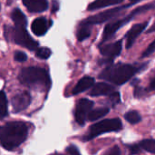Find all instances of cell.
<instances>
[{"mask_svg": "<svg viewBox=\"0 0 155 155\" xmlns=\"http://www.w3.org/2000/svg\"><path fill=\"white\" fill-rule=\"evenodd\" d=\"M28 126L22 122H10L0 126V143L8 150H15L26 140Z\"/></svg>", "mask_w": 155, "mask_h": 155, "instance_id": "obj_1", "label": "cell"}, {"mask_svg": "<svg viewBox=\"0 0 155 155\" xmlns=\"http://www.w3.org/2000/svg\"><path fill=\"white\" fill-rule=\"evenodd\" d=\"M19 82L35 91L45 92L51 86V79L48 72L37 66H28L21 69L18 74Z\"/></svg>", "mask_w": 155, "mask_h": 155, "instance_id": "obj_2", "label": "cell"}, {"mask_svg": "<svg viewBox=\"0 0 155 155\" xmlns=\"http://www.w3.org/2000/svg\"><path fill=\"white\" fill-rule=\"evenodd\" d=\"M140 69L141 67L134 64L120 63L106 67L101 73L99 77L116 85H122L128 82Z\"/></svg>", "mask_w": 155, "mask_h": 155, "instance_id": "obj_3", "label": "cell"}, {"mask_svg": "<svg viewBox=\"0 0 155 155\" xmlns=\"http://www.w3.org/2000/svg\"><path fill=\"white\" fill-rule=\"evenodd\" d=\"M4 36L6 41L15 43L30 51H35L39 47V43L29 35L26 26H11L5 25Z\"/></svg>", "mask_w": 155, "mask_h": 155, "instance_id": "obj_4", "label": "cell"}, {"mask_svg": "<svg viewBox=\"0 0 155 155\" xmlns=\"http://www.w3.org/2000/svg\"><path fill=\"white\" fill-rule=\"evenodd\" d=\"M155 5L154 4H147V5H143L142 6H139L137 7L136 9H134V11H132L129 15H127L126 16H124V18H121L119 20H116L114 22H111V23H108L105 27H104V34H103V40H102V43L103 44L104 42L111 39L114 35L115 33L121 28L123 27L124 25H127L133 18H134L137 15H141L143 13H145L153 8H154Z\"/></svg>", "mask_w": 155, "mask_h": 155, "instance_id": "obj_5", "label": "cell"}, {"mask_svg": "<svg viewBox=\"0 0 155 155\" xmlns=\"http://www.w3.org/2000/svg\"><path fill=\"white\" fill-rule=\"evenodd\" d=\"M122 127H123V124L120 119L114 118V119L103 120V121L98 122L91 126L86 140L94 139V138H95L103 134H105V133L120 131L122 129Z\"/></svg>", "mask_w": 155, "mask_h": 155, "instance_id": "obj_6", "label": "cell"}, {"mask_svg": "<svg viewBox=\"0 0 155 155\" xmlns=\"http://www.w3.org/2000/svg\"><path fill=\"white\" fill-rule=\"evenodd\" d=\"M132 4L125 5L119 6V7H114V8H112V9H108V10L101 12V13H99L97 15L89 16V17L85 18L84 20H83V22L87 24V25H91V26L94 25H98V24H102V23L107 22V21L116 17L123 10H124L125 8L129 7Z\"/></svg>", "mask_w": 155, "mask_h": 155, "instance_id": "obj_7", "label": "cell"}, {"mask_svg": "<svg viewBox=\"0 0 155 155\" xmlns=\"http://www.w3.org/2000/svg\"><path fill=\"white\" fill-rule=\"evenodd\" d=\"M123 48V41L118 40L112 44H102L100 46V53L104 57L105 63H111L114 59L120 55Z\"/></svg>", "mask_w": 155, "mask_h": 155, "instance_id": "obj_8", "label": "cell"}, {"mask_svg": "<svg viewBox=\"0 0 155 155\" xmlns=\"http://www.w3.org/2000/svg\"><path fill=\"white\" fill-rule=\"evenodd\" d=\"M93 106H94V102L89 99L84 98L78 101L74 113L75 121L78 124L80 125L84 124L89 113L92 111Z\"/></svg>", "mask_w": 155, "mask_h": 155, "instance_id": "obj_9", "label": "cell"}, {"mask_svg": "<svg viewBox=\"0 0 155 155\" xmlns=\"http://www.w3.org/2000/svg\"><path fill=\"white\" fill-rule=\"evenodd\" d=\"M31 94L27 91H23L15 94L11 98V104L13 110L15 113H19L25 111L31 104Z\"/></svg>", "mask_w": 155, "mask_h": 155, "instance_id": "obj_10", "label": "cell"}, {"mask_svg": "<svg viewBox=\"0 0 155 155\" xmlns=\"http://www.w3.org/2000/svg\"><path fill=\"white\" fill-rule=\"evenodd\" d=\"M147 25H148V22H143V23L135 24L131 27V29L125 35L126 48L127 49H130L134 45V44L136 41L137 37L146 29Z\"/></svg>", "mask_w": 155, "mask_h": 155, "instance_id": "obj_11", "label": "cell"}, {"mask_svg": "<svg viewBox=\"0 0 155 155\" xmlns=\"http://www.w3.org/2000/svg\"><path fill=\"white\" fill-rule=\"evenodd\" d=\"M22 2L30 13H43L48 8L47 0H22Z\"/></svg>", "mask_w": 155, "mask_h": 155, "instance_id": "obj_12", "label": "cell"}, {"mask_svg": "<svg viewBox=\"0 0 155 155\" xmlns=\"http://www.w3.org/2000/svg\"><path fill=\"white\" fill-rule=\"evenodd\" d=\"M48 22L45 17H38L35 18L31 24L32 32L36 36H43L46 34L48 30Z\"/></svg>", "mask_w": 155, "mask_h": 155, "instance_id": "obj_13", "label": "cell"}, {"mask_svg": "<svg viewBox=\"0 0 155 155\" xmlns=\"http://www.w3.org/2000/svg\"><path fill=\"white\" fill-rule=\"evenodd\" d=\"M114 91V88L106 83H97L94 84L92 87V90L90 92L91 96H101V95H109L113 94Z\"/></svg>", "mask_w": 155, "mask_h": 155, "instance_id": "obj_14", "label": "cell"}, {"mask_svg": "<svg viewBox=\"0 0 155 155\" xmlns=\"http://www.w3.org/2000/svg\"><path fill=\"white\" fill-rule=\"evenodd\" d=\"M94 84V79L91 76H84L83 78H81L78 83L75 84V86L73 89L72 94L74 95L79 94L86 90H88L89 88L93 87Z\"/></svg>", "mask_w": 155, "mask_h": 155, "instance_id": "obj_15", "label": "cell"}, {"mask_svg": "<svg viewBox=\"0 0 155 155\" xmlns=\"http://www.w3.org/2000/svg\"><path fill=\"white\" fill-rule=\"evenodd\" d=\"M123 1L124 0H94V2H92L88 5L87 10L88 11H94V10H97L100 8L118 5V4L122 3Z\"/></svg>", "mask_w": 155, "mask_h": 155, "instance_id": "obj_16", "label": "cell"}, {"mask_svg": "<svg viewBox=\"0 0 155 155\" xmlns=\"http://www.w3.org/2000/svg\"><path fill=\"white\" fill-rule=\"evenodd\" d=\"M11 18L16 26H27V19L25 14L19 9L15 8L11 13Z\"/></svg>", "mask_w": 155, "mask_h": 155, "instance_id": "obj_17", "label": "cell"}, {"mask_svg": "<svg viewBox=\"0 0 155 155\" xmlns=\"http://www.w3.org/2000/svg\"><path fill=\"white\" fill-rule=\"evenodd\" d=\"M91 35V25L84 23L83 21L79 24L76 31V37L79 42H83L85 39L89 38Z\"/></svg>", "mask_w": 155, "mask_h": 155, "instance_id": "obj_18", "label": "cell"}, {"mask_svg": "<svg viewBox=\"0 0 155 155\" xmlns=\"http://www.w3.org/2000/svg\"><path fill=\"white\" fill-rule=\"evenodd\" d=\"M110 109L107 108V107H102V108H97V109H94V110H92L88 116H87V119L89 121H96V120H99L101 119L102 117L105 116L108 113H109Z\"/></svg>", "mask_w": 155, "mask_h": 155, "instance_id": "obj_19", "label": "cell"}, {"mask_svg": "<svg viewBox=\"0 0 155 155\" xmlns=\"http://www.w3.org/2000/svg\"><path fill=\"white\" fill-rule=\"evenodd\" d=\"M8 114L7 98L4 91H0V119L5 118Z\"/></svg>", "mask_w": 155, "mask_h": 155, "instance_id": "obj_20", "label": "cell"}, {"mask_svg": "<svg viewBox=\"0 0 155 155\" xmlns=\"http://www.w3.org/2000/svg\"><path fill=\"white\" fill-rule=\"evenodd\" d=\"M124 118L128 123H130L132 124H136L140 123L142 120V116L140 115V114L137 111H130V112L126 113L124 115Z\"/></svg>", "mask_w": 155, "mask_h": 155, "instance_id": "obj_21", "label": "cell"}, {"mask_svg": "<svg viewBox=\"0 0 155 155\" xmlns=\"http://www.w3.org/2000/svg\"><path fill=\"white\" fill-rule=\"evenodd\" d=\"M139 145L144 151L151 153H155V140H153V139L143 140L141 142V143Z\"/></svg>", "mask_w": 155, "mask_h": 155, "instance_id": "obj_22", "label": "cell"}, {"mask_svg": "<svg viewBox=\"0 0 155 155\" xmlns=\"http://www.w3.org/2000/svg\"><path fill=\"white\" fill-rule=\"evenodd\" d=\"M52 54V51L48 47H38L35 50V56L39 59L46 60Z\"/></svg>", "mask_w": 155, "mask_h": 155, "instance_id": "obj_23", "label": "cell"}, {"mask_svg": "<svg viewBox=\"0 0 155 155\" xmlns=\"http://www.w3.org/2000/svg\"><path fill=\"white\" fill-rule=\"evenodd\" d=\"M14 60L19 63L25 62L27 60V54L22 51H15L14 54Z\"/></svg>", "mask_w": 155, "mask_h": 155, "instance_id": "obj_24", "label": "cell"}, {"mask_svg": "<svg viewBox=\"0 0 155 155\" xmlns=\"http://www.w3.org/2000/svg\"><path fill=\"white\" fill-rule=\"evenodd\" d=\"M155 52V39L152 42V44L146 48V50L143 52V54H142V57L144 58V57H147L149 55H151L152 54H153Z\"/></svg>", "mask_w": 155, "mask_h": 155, "instance_id": "obj_25", "label": "cell"}, {"mask_svg": "<svg viewBox=\"0 0 155 155\" xmlns=\"http://www.w3.org/2000/svg\"><path fill=\"white\" fill-rule=\"evenodd\" d=\"M110 101L112 102L113 105L118 104L120 102V94L118 92H114L110 94Z\"/></svg>", "mask_w": 155, "mask_h": 155, "instance_id": "obj_26", "label": "cell"}, {"mask_svg": "<svg viewBox=\"0 0 155 155\" xmlns=\"http://www.w3.org/2000/svg\"><path fill=\"white\" fill-rule=\"evenodd\" d=\"M66 152H67L70 155H81L79 150H78L77 147L74 146V145H70V146H68L67 149H66Z\"/></svg>", "mask_w": 155, "mask_h": 155, "instance_id": "obj_27", "label": "cell"}, {"mask_svg": "<svg viewBox=\"0 0 155 155\" xmlns=\"http://www.w3.org/2000/svg\"><path fill=\"white\" fill-rule=\"evenodd\" d=\"M105 155H121V149L118 146H114L113 148L109 149Z\"/></svg>", "mask_w": 155, "mask_h": 155, "instance_id": "obj_28", "label": "cell"}, {"mask_svg": "<svg viewBox=\"0 0 155 155\" xmlns=\"http://www.w3.org/2000/svg\"><path fill=\"white\" fill-rule=\"evenodd\" d=\"M141 150V146L140 145H132L130 147V151H131V153L132 154H136L140 152Z\"/></svg>", "mask_w": 155, "mask_h": 155, "instance_id": "obj_29", "label": "cell"}, {"mask_svg": "<svg viewBox=\"0 0 155 155\" xmlns=\"http://www.w3.org/2000/svg\"><path fill=\"white\" fill-rule=\"evenodd\" d=\"M143 89L142 87H136L135 88V91H134V95L136 97H140L142 95H143Z\"/></svg>", "mask_w": 155, "mask_h": 155, "instance_id": "obj_30", "label": "cell"}, {"mask_svg": "<svg viewBox=\"0 0 155 155\" xmlns=\"http://www.w3.org/2000/svg\"><path fill=\"white\" fill-rule=\"evenodd\" d=\"M149 90H150V91H155V77L151 81V83H150Z\"/></svg>", "mask_w": 155, "mask_h": 155, "instance_id": "obj_31", "label": "cell"}, {"mask_svg": "<svg viewBox=\"0 0 155 155\" xmlns=\"http://www.w3.org/2000/svg\"><path fill=\"white\" fill-rule=\"evenodd\" d=\"M58 2L56 0H53V10L52 12H55L56 10H58Z\"/></svg>", "mask_w": 155, "mask_h": 155, "instance_id": "obj_32", "label": "cell"}, {"mask_svg": "<svg viewBox=\"0 0 155 155\" xmlns=\"http://www.w3.org/2000/svg\"><path fill=\"white\" fill-rule=\"evenodd\" d=\"M153 32H155V22L154 24L147 30V33H153Z\"/></svg>", "mask_w": 155, "mask_h": 155, "instance_id": "obj_33", "label": "cell"}, {"mask_svg": "<svg viewBox=\"0 0 155 155\" xmlns=\"http://www.w3.org/2000/svg\"><path fill=\"white\" fill-rule=\"evenodd\" d=\"M141 0H130V2H131V4H135V3H138V2H140Z\"/></svg>", "mask_w": 155, "mask_h": 155, "instance_id": "obj_34", "label": "cell"}, {"mask_svg": "<svg viewBox=\"0 0 155 155\" xmlns=\"http://www.w3.org/2000/svg\"><path fill=\"white\" fill-rule=\"evenodd\" d=\"M0 10H1V4H0Z\"/></svg>", "mask_w": 155, "mask_h": 155, "instance_id": "obj_35", "label": "cell"}]
</instances>
